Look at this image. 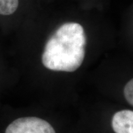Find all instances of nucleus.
I'll use <instances>...</instances> for the list:
<instances>
[{"instance_id":"f257e3e1","label":"nucleus","mask_w":133,"mask_h":133,"mask_svg":"<svg viewBox=\"0 0 133 133\" xmlns=\"http://www.w3.org/2000/svg\"><path fill=\"white\" fill-rule=\"evenodd\" d=\"M86 45L84 26L74 21L64 22L45 44L42 55L43 66L52 71H76L84 61Z\"/></svg>"},{"instance_id":"f03ea898","label":"nucleus","mask_w":133,"mask_h":133,"mask_svg":"<svg viewBox=\"0 0 133 133\" xmlns=\"http://www.w3.org/2000/svg\"><path fill=\"white\" fill-rule=\"evenodd\" d=\"M3 133H56L49 121L36 116L14 119L5 127Z\"/></svg>"},{"instance_id":"7ed1b4c3","label":"nucleus","mask_w":133,"mask_h":133,"mask_svg":"<svg viewBox=\"0 0 133 133\" xmlns=\"http://www.w3.org/2000/svg\"><path fill=\"white\" fill-rule=\"evenodd\" d=\"M114 133H133V111L121 109L115 112L111 119Z\"/></svg>"},{"instance_id":"20e7f679","label":"nucleus","mask_w":133,"mask_h":133,"mask_svg":"<svg viewBox=\"0 0 133 133\" xmlns=\"http://www.w3.org/2000/svg\"><path fill=\"white\" fill-rule=\"evenodd\" d=\"M22 4V0H0V17L14 16L20 10Z\"/></svg>"},{"instance_id":"39448f33","label":"nucleus","mask_w":133,"mask_h":133,"mask_svg":"<svg viewBox=\"0 0 133 133\" xmlns=\"http://www.w3.org/2000/svg\"><path fill=\"white\" fill-rule=\"evenodd\" d=\"M124 95L126 101L131 107L133 106V80L130 79L124 87Z\"/></svg>"}]
</instances>
